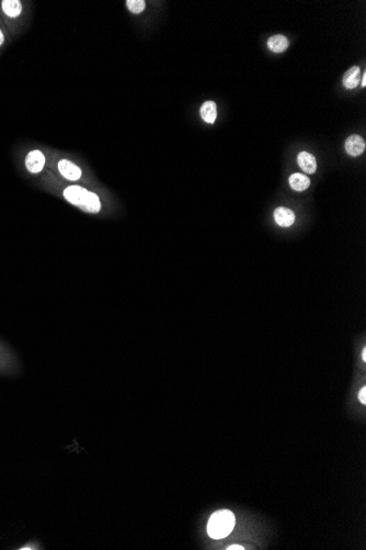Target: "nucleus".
Returning <instances> with one entry per match:
<instances>
[{
    "instance_id": "obj_6",
    "label": "nucleus",
    "mask_w": 366,
    "mask_h": 550,
    "mask_svg": "<svg viewBox=\"0 0 366 550\" xmlns=\"http://www.w3.org/2000/svg\"><path fill=\"white\" fill-rule=\"evenodd\" d=\"M274 220L280 227L288 228L295 221V214L292 210L285 207L277 208L274 211Z\"/></svg>"
},
{
    "instance_id": "obj_7",
    "label": "nucleus",
    "mask_w": 366,
    "mask_h": 550,
    "mask_svg": "<svg viewBox=\"0 0 366 550\" xmlns=\"http://www.w3.org/2000/svg\"><path fill=\"white\" fill-rule=\"evenodd\" d=\"M297 163L304 173L314 174L317 169V162H316L315 156L307 152H300L298 154Z\"/></svg>"
},
{
    "instance_id": "obj_10",
    "label": "nucleus",
    "mask_w": 366,
    "mask_h": 550,
    "mask_svg": "<svg viewBox=\"0 0 366 550\" xmlns=\"http://www.w3.org/2000/svg\"><path fill=\"white\" fill-rule=\"evenodd\" d=\"M289 184L296 191H304L310 186V179L306 175L295 173L289 176Z\"/></svg>"
},
{
    "instance_id": "obj_2",
    "label": "nucleus",
    "mask_w": 366,
    "mask_h": 550,
    "mask_svg": "<svg viewBox=\"0 0 366 550\" xmlns=\"http://www.w3.org/2000/svg\"><path fill=\"white\" fill-rule=\"evenodd\" d=\"M235 524V515L227 509H223L210 516L207 524V533L214 539H222L232 533Z\"/></svg>"
},
{
    "instance_id": "obj_13",
    "label": "nucleus",
    "mask_w": 366,
    "mask_h": 550,
    "mask_svg": "<svg viewBox=\"0 0 366 550\" xmlns=\"http://www.w3.org/2000/svg\"><path fill=\"white\" fill-rule=\"evenodd\" d=\"M126 6L131 12L140 13L146 7V2L144 0H127Z\"/></svg>"
},
{
    "instance_id": "obj_17",
    "label": "nucleus",
    "mask_w": 366,
    "mask_h": 550,
    "mask_svg": "<svg viewBox=\"0 0 366 550\" xmlns=\"http://www.w3.org/2000/svg\"><path fill=\"white\" fill-rule=\"evenodd\" d=\"M3 43V34L1 32V30H0V46Z\"/></svg>"
},
{
    "instance_id": "obj_18",
    "label": "nucleus",
    "mask_w": 366,
    "mask_h": 550,
    "mask_svg": "<svg viewBox=\"0 0 366 550\" xmlns=\"http://www.w3.org/2000/svg\"><path fill=\"white\" fill-rule=\"evenodd\" d=\"M362 357H363V361H366V348L363 349V353H362Z\"/></svg>"
},
{
    "instance_id": "obj_9",
    "label": "nucleus",
    "mask_w": 366,
    "mask_h": 550,
    "mask_svg": "<svg viewBox=\"0 0 366 550\" xmlns=\"http://www.w3.org/2000/svg\"><path fill=\"white\" fill-rule=\"evenodd\" d=\"M201 117L206 123L213 124L217 117L216 103L214 101H206L201 107Z\"/></svg>"
},
{
    "instance_id": "obj_3",
    "label": "nucleus",
    "mask_w": 366,
    "mask_h": 550,
    "mask_svg": "<svg viewBox=\"0 0 366 550\" xmlns=\"http://www.w3.org/2000/svg\"><path fill=\"white\" fill-rule=\"evenodd\" d=\"M45 165V157L40 151H32L28 154L26 158V166L29 172L33 174L40 173Z\"/></svg>"
},
{
    "instance_id": "obj_14",
    "label": "nucleus",
    "mask_w": 366,
    "mask_h": 550,
    "mask_svg": "<svg viewBox=\"0 0 366 550\" xmlns=\"http://www.w3.org/2000/svg\"><path fill=\"white\" fill-rule=\"evenodd\" d=\"M359 399L360 401L362 402L363 404L366 403V388H362L360 390V393H359Z\"/></svg>"
},
{
    "instance_id": "obj_1",
    "label": "nucleus",
    "mask_w": 366,
    "mask_h": 550,
    "mask_svg": "<svg viewBox=\"0 0 366 550\" xmlns=\"http://www.w3.org/2000/svg\"><path fill=\"white\" fill-rule=\"evenodd\" d=\"M64 197L74 206L81 208L83 211L98 213L101 209V203L97 194L88 191L82 187L70 186L66 188L64 191Z\"/></svg>"
},
{
    "instance_id": "obj_11",
    "label": "nucleus",
    "mask_w": 366,
    "mask_h": 550,
    "mask_svg": "<svg viewBox=\"0 0 366 550\" xmlns=\"http://www.w3.org/2000/svg\"><path fill=\"white\" fill-rule=\"evenodd\" d=\"M288 40L284 36H273L268 40V46L273 53H282L288 47Z\"/></svg>"
},
{
    "instance_id": "obj_15",
    "label": "nucleus",
    "mask_w": 366,
    "mask_h": 550,
    "mask_svg": "<svg viewBox=\"0 0 366 550\" xmlns=\"http://www.w3.org/2000/svg\"><path fill=\"white\" fill-rule=\"evenodd\" d=\"M361 85H362V87H365V86H366V74H363V76H362V83H361Z\"/></svg>"
},
{
    "instance_id": "obj_12",
    "label": "nucleus",
    "mask_w": 366,
    "mask_h": 550,
    "mask_svg": "<svg viewBox=\"0 0 366 550\" xmlns=\"http://www.w3.org/2000/svg\"><path fill=\"white\" fill-rule=\"evenodd\" d=\"M1 6L3 12L11 18L18 17L22 10L21 2L18 1V0H3L1 2Z\"/></svg>"
},
{
    "instance_id": "obj_16",
    "label": "nucleus",
    "mask_w": 366,
    "mask_h": 550,
    "mask_svg": "<svg viewBox=\"0 0 366 550\" xmlns=\"http://www.w3.org/2000/svg\"><path fill=\"white\" fill-rule=\"evenodd\" d=\"M227 549H229V550H232V549H239V550H243L244 548H243L242 546H230V547L227 548Z\"/></svg>"
},
{
    "instance_id": "obj_4",
    "label": "nucleus",
    "mask_w": 366,
    "mask_h": 550,
    "mask_svg": "<svg viewBox=\"0 0 366 550\" xmlns=\"http://www.w3.org/2000/svg\"><path fill=\"white\" fill-rule=\"evenodd\" d=\"M58 169L63 176L69 181H78L81 177V169L74 163L63 159L58 163Z\"/></svg>"
},
{
    "instance_id": "obj_5",
    "label": "nucleus",
    "mask_w": 366,
    "mask_h": 550,
    "mask_svg": "<svg viewBox=\"0 0 366 550\" xmlns=\"http://www.w3.org/2000/svg\"><path fill=\"white\" fill-rule=\"evenodd\" d=\"M365 141L360 136H351L345 141V151L351 156H360L365 151Z\"/></svg>"
},
{
    "instance_id": "obj_8",
    "label": "nucleus",
    "mask_w": 366,
    "mask_h": 550,
    "mask_svg": "<svg viewBox=\"0 0 366 550\" xmlns=\"http://www.w3.org/2000/svg\"><path fill=\"white\" fill-rule=\"evenodd\" d=\"M361 83V69L359 66L351 67L349 71L344 74L342 84L347 89L357 88Z\"/></svg>"
}]
</instances>
